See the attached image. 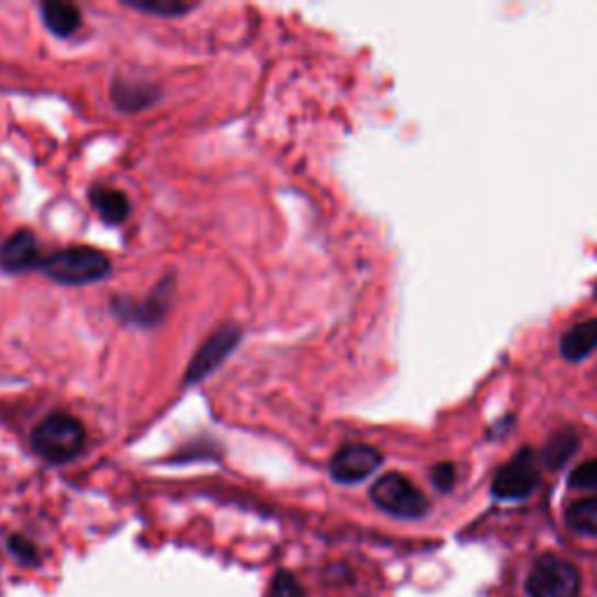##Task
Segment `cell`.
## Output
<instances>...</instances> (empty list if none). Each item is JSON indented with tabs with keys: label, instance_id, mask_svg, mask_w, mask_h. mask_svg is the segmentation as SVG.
I'll return each instance as SVG.
<instances>
[{
	"label": "cell",
	"instance_id": "cell-1",
	"mask_svg": "<svg viewBox=\"0 0 597 597\" xmlns=\"http://www.w3.org/2000/svg\"><path fill=\"white\" fill-rule=\"evenodd\" d=\"M85 425L66 410H54L31 435L33 451L49 464H66L75 460L85 451Z\"/></svg>",
	"mask_w": 597,
	"mask_h": 597
},
{
	"label": "cell",
	"instance_id": "cell-2",
	"mask_svg": "<svg viewBox=\"0 0 597 597\" xmlns=\"http://www.w3.org/2000/svg\"><path fill=\"white\" fill-rule=\"evenodd\" d=\"M37 271H43L54 283L82 288L105 280L112 273V261L97 248L75 246L43 257Z\"/></svg>",
	"mask_w": 597,
	"mask_h": 597
},
{
	"label": "cell",
	"instance_id": "cell-3",
	"mask_svg": "<svg viewBox=\"0 0 597 597\" xmlns=\"http://www.w3.org/2000/svg\"><path fill=\"white\" fill-rule=\"evenodd\" d=\"M526 590L530 597H578L582 572L570 560L547 553L532 565Z\"/></svg>",
	"mask_w": 597,
	"mask_h": 597
},
{
	"label": "cell",
	"instance_id": "cell-4",
	"mask_svg": "<svg viewBox=\"0 0 597 597\" xmlns=\"http://www.w3.org/2000/svg\"><path fill=\"white\" fill-rule=\"evenodd\" d=\"M369 495L379 509L397 518H423L429 511L425 493L397 472L383 474L371 485Z\"/></svg>",
	"mask_w": 597,
	"mask_h": 597
},
{
	"label": "cell",
	"instance_id": "cell-5",
	"mask_svg": "<svg viewBox=\"0 0 597 597\" xmlns=\"http://www.w3.org/2000/svg\"><path fill=\"white\" fill-rule=\"evenodd\" d=\"M173 294H176V280L166 278L145 298H140V302H134V298H115L110 308L117 315V320L147 329L164 320V315L173 304Z\"/></svg>",
	"mask_w": 597,
	"mask_h": 597
},
{
	"label": "cell",
	"instance_id": "cell-6",
	"mask_svg": "<svg viewBox=\"0 0 597 597\" xmlns=\"http://www.w3.org/2000/svg\"><path fill=\"white\" fill-rule=\"evenodd\" d=\"M541 481L539 464L532 448H522L507 464L499 466L493 478V495L497 499H526L530 497Z\"/></svg>",
	"mask_w": 597,
	"mask_h": 597
},
{
	"label": "cell",
	"instance_id": "cell-7",
	"mask_svg": "<svg viewBox=\"0 0 597 597\" xmlns=\"http://www.w3.org/2000/svg\"><path fill=\"white\" fill-rule=\"evenodd\" d=\"M243 339V329L234 323L222 325L217 331H213L209 339L203 341V346L194 352V358L184 371V383L192 385L203 379H209L211 373L227 362L229 354L238 348Z\"/></svg>",
	"mask_w": 597,
	"mask_h": 597
},
{
	"label": "cell",
	"instance_id": "cell-8",
	"mask_svg": "<svg viewBox=\"0 0 597 597\" xmlns=\"http://www.w3.org/2000/svg\"><path fill=\"white\" fill-rule=\"evenodd\" d=\"M381 462H383V455L373 446L348 443L334 453L329 462V474L336 483L352 485L369 478L379 470Z\"/></svg>",
	"mask_w": 597,
	"mask_h": 597
},
{
	"label": "cell",
	"instance_id": "cell-9",
	"mask_svg": "<svg viewBox=\"0 0 597 597\" xmlns=\"http://www.w3.org/2000/svg\"><path fill=\"white\" fill-rule=\"evenodd\" d=\"M41 243L29 229H19L0 243V271L24 273L41 267Z\"/></svg>",
	"mask_w": 597,
	"mask_h": 597
},
{
	"label": "cell",
	"instance_id": "cell-10",
	"mask_svg": "<svg viewBox=\"0 0 597 597\" xmlns=\"http://www.w3.org/2000/svg\"><path fill=\"white\" fill-rule=\"evenodd\" d=\"M110 97H112V103H115L117 110L140 112V110H145L149 105H155L157 99L161 97V91H159L157 85H149V82H143V80H122V78H117L115 82H112Z\"/></svg>",
	"mask_w": 597,
	"mask_h": 597
},
{
	"label": "cell",
	"instance_id": "cell-11",
	"mask_svg": "<svg viewBox=\"0 0 597 597\" xmlns=\"http://www.w3.org/2000/svg\"><path fill=\"white\" fill-rule=\"evenodd\" d=\"M89 201L93 211L101 215L108 224H122L131 217V201L122 190H112V187L97 184L89 192Z\"/></svg>",
	"mask_w": 597,
	"mask_h": 597
},
{
	"label": "cell",
	"instance_id": "cell-12",
	"mask_svg": "<svg viewBox=\"0 0 597 597\" xmlns=\"http://www.w3.org/2000/svg\"><path fill=\"white\" fill-rule=\"evenodd\" d=\"M41 14L45 26L59 37H68L78 33L82 26V12L78 5L61 3V0H47L41 5Z\"/></svg>",
	"mask_w": 597,
	"mask_h": 597
},
{
	"label": "cell",
	"instance_id": "cell-13",
	"mask_svg": "<svg viewBox=\"0 0 597 597\" xmlns=\"http://www.w3.org/2000/svg\"><path fill=\"white\" fill-rule=\"evenodd\" d=\"M597 348V320H586L574 325L560 341V352L570 362L586 360L588 354Z\"/></svg>",
	"mask_w": 597,
	"mask_h": 597
},
{
	"label": "cell",
	"instance_id": "cell-14",
	"mask_svg": "<svg viewBox=\"0 0 597 597\" xmlns=\"http://www.w3.org/2000/svg\"><path fill=\"white\" fill-rule=\"evenodd\" d=\"M578 448V435L572 429H557L549 437V441L541 448V462H544L547 470L555 472L563 466Z\"/></svg>",
	"mask_w": 597,
	"mask_h": 597
},
{
	"label": "cell",
	"instance_id": "cell-15",
	"mask_svg": "<svg viewBox=\"0 0 597 597\" xmlns=\"http://www.w3.org/2000/svg\"><path fill=\"white\" fill-rule=\"evenodd\" d=\"M565 520L578 534H597V495L574 502L565 514Z\"/></svg>",
	"mask_w": 597,
	"mask_h": 597
},
{
	"label": "cell",
	"instance_id": "cell-16",
	"mask_svg": "<svg viewBox=\"0 0 597 597\" xmlns=\"http://www.w3.org/2000/svg\"><path fill=\"white\" fill-rule=\"evenodd\" d=\"M124 5L145 14H161V16H180L194 10V5L180 3V0H126Z\"/></svg>",
	"mask_w": 597,
	"mask_h": 597
},
{
	"label": "cell",
	"instance_id": "cell-17",
	"mask_svg": "<svg viewBox=\"0 0 597 597\" xmlns=\"http://www.w3.org/2000/svg\"><path fill=\"white\" fill-rule=\"evenodd\" d=\"M8 551L19 560L22 565H37L41 563V551L33 544L31 539L22 534H10L8 539Z\"/></svg>",
	"mask_w": 597,
	"mask_h": 597
},
{
	"label": "cell",
	"instance_id": "cell-18",
	"mask_svg": "<svg viewBox=\"0 0 597 597\" xmlns=\"http://www.w3.org/2000/svg\"><path fill=\"white\" fill-rule=\"evenodd\" d=\"M269 595L271 597H306L302 584H298V578L292 572H285V570L275 572Z\"/></svg>",
	"mask_w": 597,
	"mask_h": 597
},
{
	"label": "cell",
	"instance_id": "cell-19",
	"mask_svg": "<svg viewBox=\"0 0 597 597\" xmlns=\"http://www.w3.org/2000/svg\"><path fill=\"white\" fill-rule=\"evenodd\" d=\"M570 488L597 491V460H588L576 466L570 474Z\"/></svg>",
	"mask_w": 597,
	"mask_h": 597
},
{
	"label": "cell",
	"instance_id": "cell-20",
	"mask_svg": "<svg viewBox=\"0 0 597 597\" xmlns=\"http://www.w3.org/2000/svg\"><path fill=\"white\" fill-rule=\"evenodd\" d=\"M455 481H458V470L453 462H439L432 470V483L441 493H451Z\"/></svg>",
	"mask_w": 597,
	"mask_h": 597
}]
</instances>
